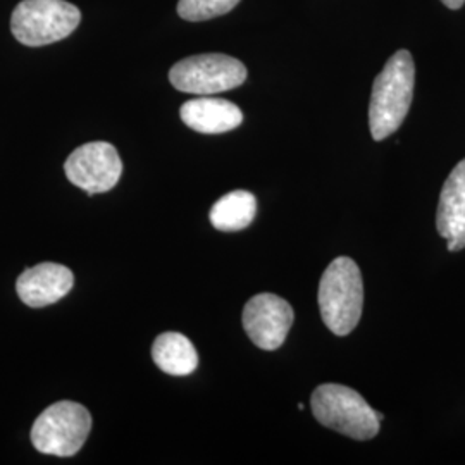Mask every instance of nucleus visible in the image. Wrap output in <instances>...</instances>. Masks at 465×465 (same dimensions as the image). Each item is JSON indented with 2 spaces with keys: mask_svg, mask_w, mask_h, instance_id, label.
Listing matches in <instances>:
<instances>
[{
  "mask_svg": "<svg viewBox=\"0 0 465 465\" xmlns=\"http://www.w3.org/2000/svg\"><path fill=\"white\" fill-rule=\"evenodd\" d=\"M416 84V66L409 50H399L372 84L369 126L376 142L395 134L409 114Z\"/></svg>",
  "mask_w": 465,
  "mask_h": 465,
  "instance_id": "1",
  "label": "nucleus"
},
{
  "mask_svg": "<svg viewBox=\"0 0 465 465\" xmlns=\"http://www.w3.org/2000/svg\"><path fill=\"white\" fill-rule=\"evenodd\" d=\"M319 311L328 330L347 336L362 316L364 282L359 266L350 257H338L326 267L319 282Z\"/></svg>",
  "mask_w": 465,
  "mask_h": 465,
  "instance_id": "2",
  "label": "nucleus"
},
{
  "mask_svg": "<svg viewBox=\"0 0 465 465\" xmlns=\"http://www.w3.org/2000/svg\"><path fill=\"white\" fill-rule=\"evenodd\" d=\"M312 412L322 426L353 440H372L380 432V419L355 390L341 384H321L311 399Z\"/></svg>",
  "mask_w": 465,
  "mask_h": 465,
  "instance_id": "3",
  "label": "nucleus"
},
{
  "mask_svg": "<svg viewBox=\"0 0 465 465\" xmlns=\"http://www.w3.org/2000/svg\"><path fill=\"white\" fill-rule=\"evenodd\" d=\"M82 13L66 0H23L11 16V32L28 47H42L73 34Z\"/></svg>",
  "mask_w": 465,
  "mask_h": 465,
  "instance_id": "4",
  "label": "nucleus"
},
{
  "mask_svg": "<svg viewBox=\"0 0 465 465\" xmlns=\"http://www.w3.org/2000/svg\"><path fill=\"white\" fill-rule=\"evenodd\" d=\"M92 430V416L76 401H57L45 409L32 428L35 449L45 455H76Z\"/></svg>",
  "mask_w": 465,
  "mask_h": 465,
  "instance_id": "5",
  "label": "nucleus"
},
{
  "mask_svg": "<svg viewBox=\"0 0 465 465\" xmlns=\"http://www.w3.org/2000/svg\"><path fill=\"white\" fill-rule=\"evenodd\" d=\"M247 80V67L226 54H200L171 67V84L193 95H214L232 90Z\"/></svg>",
  "mask_w": 465,
  "mask_h": 465,
  "instance_id": "6",
  "label": "nucleus"
},
{
  "mask_svg": "<svg viewBox=\"0 0 465 465\" xmlns=\"http://www.w3.org/2000/svg\"><path fill=\"white\" fill-rule=\"evenodd\" d=\"M67 180L88 195L105 193L116 186L123 163L116 147L107 142H90L74 150L64 164Z\"/></svg>",
  "mask_w": 465,
  "mask_h": 465,
  "instance_id": "7",
  "label": "nucleus"
},
{
  "mask_svg": "<svg viewBox=\"0 0 465 465\" xmlns=\"http://www.w3.org/2000/svg\"><path fill=\"white\" fill-rule=\"evenodd\" d=\"M293 309L274 293H259L243 309V328L255 347L272 351L284 343L293 326Z\"/></svg>",
  "mask_w": 465,
  "mask_h": 465,
  "instance_id": "8",
  "label": "nucleus"
},
{
  "mask_svg": "<svg viewBox=\"0 0 465 465\" xmlns=\"http://www.w3.org/2000/svg\"><path fill=\"white\" fill-rule=\"evenodd\" d=\"M74 284V276L66 266L44 262L26 269L16 282L19 299L28 307L40 309L64 299Z\"/></svg>",
  "mask_w": 465,
  "mask_h": 465,
  "instance_id": "9",
  "label": "nucleus"
},
{
  "mask_svg": "<svg viewBox=\"0 0 465 465\" xmlns=\"http://www.w3.org/2000/svg\"><path fill=\"white\" fill-rule=\"evenodd\" d=\"M436 228L447 240L450 252L465 249V159L451 169L443 184Z\"/></svg>",
  "mask_w": 465,
  "mask_h": 465,
  "instance_id": "10",
  "label": "nucleus"
},
{
  "mask_svg": "<svg viewBox=\"0 0 465 465\" xmlns=\"http://www.w3.org/2000/svg\"><path fill=\"white\" fill-rule=\"evenodd\" d=\"M180 116L188 128L205 134L232 132L243 121V114L238 105L230 100L214 97L188 100L182 105Z\"/></svg>",
  "mask_w": 465,
  "mask_h": 465,
  "instance_id": "11",
  "label": "nucleus"
},
{
  "mask_svg": "<svg viewBox=\"0 0 465 465\" xmlns=\"http://www.w3.org/2000/svg\"><path fill=\"white\" fill-rule=\"evenodd\" d=\"M155 366L171 376H188L199 366V353L182 332H163L152 345Z\"/></svg>",
  "mask_w": 465,
  "mask_h": 465,
  "instance_id": "12",
  "label": "nucleus"
},
{
  "mask_svg": "<svg viewBox=\"0 0 465 465\" xmlns=\"http://www.w3.org/2000/svg\"><path fill=\"white\" fill-rule=\"evenodd\" d=\"M257 213V200L245 190H236L217 200L211 209V223L219 232L249 228Z\"/></svg>",
  "mask_w": 465,
  "mask_h": 465,
  "instance_id": "13",
  "label": "nucleus"
},
{
  "mask_svg": "<svg viewBox=\"0 0 465 465\" xmlns=\"http://www.w3.org/2000/svg\"><path fill=\"white\" fill-rule=\"evenodd\" d=\"M240 0H180L178 15L186 21H207L228 15Z\"/></svg>",
  "mask_w": 465,
  "mask_h": 465,
  "instance_id": "14",
  "label": "nucleus"
},
{
  "mask_svg": "<svg viewBox=\"0 0 465 465\" xmlns=\"http://www.w3.org/2000/svg\"><path fill=\"white\" fill-rule=\"evenodd\" d=\"M449 9H460L465 4V0H441Z\"/></svg>",
  "mask_w": 465,
  "mask_h": 465,
  "instance_id": "15",
  "label": "nucleus"
},
{
  "mask_svg": "<svg viewBox=\"0 0 465 465\" xmlns=\"http://www.w3.org/2000/svg\"><path fill=\"white\" fill-rule=\"evenodd\" d=\"M376 417L380 419V422H381L382 419H384V416H382L381 412H376Z\"/></svg>",
  "mask_w": 465,
  "mask_h": 465,
  "instance_id": "16",
  "label": "nucleus"
}]
</instances>
